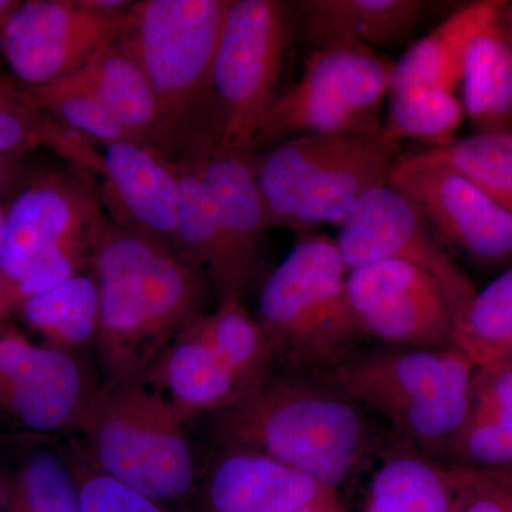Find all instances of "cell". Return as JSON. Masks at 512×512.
I'll return each mask as SVG.
<instances>
[{
	"instance_id": "6da1fadb",
	"label": "cell",
	"mask_w": 512,
	"mask_h": 512,
	"mask_svg": "<svg viewBox=\"0 0 512 512\" xmlns=\"http://www.w3.org/2000/svg\"><path fill=\"white\" fill-rule=\"evenodd\" d=\"M101 380L140 376L201 318L207 275L174 248L107 222L94 248Z\"/></svg>"
},
{
	"instance_id": "7a4b0ae2",
	"label": "cell",
	"mask_w": 512,
	"mask_h": 512,
	"mask_svg": "<svg viewBox=\"0 0 512 512\" xmlns=\"http://www.w3.org/2000/svg\"><path fill=\"white\" fill-rule=\"evenodd\" d=\"M355 403L333 386L271 373L205 419L215 446L265 454L336 491L369 444Z\"/></svg>"
},
{
	"instance_id": "3957f363",
	"label": "cell",
	"mask_w": 512,
	"mask_h": 512,
	"mask_svg": "<svg viewBox=\"0 0 512 512\" xmlns=\"http://www.w3.org/2000/svg\"><path fill=\"white\" fill-rule=\"evenodd\" d=\"M232 2H134L119 37L157 94L168 154L175 163L220 140L214 63Z\"/></svg>"
},
{
	"instance_id": "277c9868",
	"label": "cell",
	"mask_w": 512,
	"mask_h": 512,
	"mask_svg": "<svg viewBox=\"0 0 512 512\" xmlns=\"http://www.w3.org/2000/svg\"><path fill=\"white\" fill-rule=\"evenodd\" d=\"M191 424L141 376L100 380L72 447L96 470L156 503L184 500L200 480Z\"/></svg>"
},
{
	"instance_id": "5b68a950",
	"label": "cell",
	"mask_w": 512,
	"mask_h": 512,
	"mask_svg": "<svg viewBox=\"0 0 512 512\" xmlns=\"http://www.w3.org/2000/svg\"><path fill=\"white\" fill-rule=\"evenodd\" d=\"M107 222L99 194L79 175H45L20 192L0 247V318L82 274Z\"/></svg>"
},
{
	"instance_id": "8992f818",
	"label": "cell",
	"mask_w": 512,
	"mask_h": 512,
	"mask_svg": "<svg viewBox=\"0 0 512 512\" xmlns=\"http://www.w3.org/2000/svg\"><path fill=\"white\" fill-rule=\"evenodd\" d=\"M348 266L335 239L302 238L266 279L256 320L276 360L338 366L362 330L348 295Z\"/></svg>"
},
{
	"instance_id": "52a82bcc",
	"label": "cell",
	"mask_w": 512,
	"mask_h": 512,
	"mask_svg": "<svg viewBox=\"0 0 512 512\" xmlns=\"http://www.w3.org/2000/svg\"><path fill=\"white\" fill-rule=\"evenodd\" d=\"M477 369L457 348L406 349L340 363L330 386L384 414L419 446L450 451L470 412Z\"/></svg>"
},
{
	"instance_id": "ba28073f",
	"label": "cell",
	"mask_w": 512,
	"mask_h": 512,
	"mask_svg": "<svg viewBox=\"0 0 512 512\" xmlns=\"http://www.w3.org/2000/svg\"><path fill=\"white\" fill-rule=\"evenodd\" d=\"M394 62L367 46L312 50L298 82L269 107L258 141L301 134H379Z\"/></svg>"
},
{
	"instance_id": "9c48e42d",
	"label": "cell",
	"mask_w": 512,
	"mask_h": 512,
	"mask_svg": "<svg viewBox=\"0 0 512 512\" xmlns=\"http://www.w3.org/2000/svg\"><path fill=\"white\" fill-rule=\"evenodd\" d=\"M289 6L278 0H234L214 63L220 119L217 144L248 156L276 99L289 40Z\"/></svg>"
},
{
	"instance_id": "30bf717a",
	"label": "cell",
	"mask_w": 512,
	"mask_h": 512,
	"mask_svg": "<svg viewBox=\"0 0 512 512\" xmlns=\"http://www.w3.org/2000/svg\"><path fill=\"white\" fill-rule=\"evenodd\" d=\"M387 184L419 208L440 241L483 266L512 264V214L466 175L423 153L400 156Z\"/></svg>"
},
{
	"instance_id": "8fae6325",
	"label": "cell",
	"mask_w": 512,
	"mask_h": 512,
	"mask_svg": "<svg viewBox=\"0 0 512 512\" xmlns=\"http://www.w3.org/2000/svg\"><path fill=\"white\" fill-rule=\"evenodd\" d=\"M349 271L380 261H402L433 276L450 303L454 320L477 289L444 251L419 208L389 184L367 191L340 222L335 239Z\"/></svg>"
},
{
	"instance_id": "7c38bea8",
	"label": "cell",
	"mask_w": 512,
	"mask_h": 512,
	"mask_svg": "<svg viewBox=\"0 0 512 512\" xmlns=\"http://www.w3.org/2000/svg\"><path fill=\"white\" fill-rule=\"evenodd\" d=\"M128 13L100 12L87 0H29L0 33V50L25 87L46 86L80 72L119 39Z\"/></svg>"
},
{
	"instance_id": "4fadbf2b",
	"label": "cell",
	"mask_w": 512,
	"mask_h": 512,
	"mask_svg": "<svg viewBox=\"0 0 512 512\" xmlns=\"http://www.w3.org/2000/svg\"><path fill=\"white\" fill-rule=\"evenodd\" d=\"M80 353L0 332V413L33 434H73L96 389Z\"/></svg>"
},
{
	"instance_id": "5bb4252c",
	"label": "cell",
	"mask_w": 512,
	"mask_h": 512,
	"mask_svg": "<svg viewBox=\"0 0 512 512\" xmlns=\"http://www.w3.org/2000/svg\"><path fill=\"white\" fill-rule=\"evenodd\" d=\"M363 336L407 349L454 348V315L443 286L417 266L380 261L348 274Z\"/></svg>"
},
{
	"instance_id": "9a60e30c",
	"label": "cell",
	"mask_w": 512,
	"mask_h": 512,
	"mask_svg": "<svg viewBox=\"0 0 512 512\" xmlns=\"http://www.w3.org/2000/svg\"><path fill=\"white\" fill-rule=\"evenodd\" d=\"M194 157L220 220V262L211 282L220 301H241L254 278L259 244L268 229L255 167L249 156L217 143Z\"/></svg>"
},
{
	"instance_id": "2e32d148",
	"label": "cell",
	"mask_w": 512,
	"mask_h": 512,
	"mask_svg": "<svg viewBox=\"0 0 512 512\" xmlns=\"http://www.w3.org/2000/svg\"><path fill=\"white\" fill-rule=\"evenodd\" d=\"M101 205L114 224L175 249L180 178L175 161L131 141L104 144Z\"/></svg>"
},
{
	"instance_id": "e0dca14e",
	"label": "cell",
	"mask_w": 512,
	"mask_h": 512,
	"mask_svg": "<svg viewBox=\"0 0 512 512\" xmlns=\"http://www.w3.org/2000/svg\"><path fill=\"white\" fill-rule=\"evenodd\" d=\"M217 451L205 474L207 512H299L335 493L265 454L229 447Z\"/></svg>"
},
{
	"instance_id": "ac0fdd59",
	"label": "cell",
	"mask_w": 512,
	"mask_h": 512,
	"mask_svg": "<svg viewBox=\"0 0 512 512\" xmlns=\"http://www.w3.org/2000/svg\"><path fill=\"white\" fill-rule=\"evenodd\" d=\"M399 144L379 134H346L342 143L306 184L293 231L316 225H340L367 191L387 184Z\"/></svg>"
},
{
	"instance_id": "d6986e66",
	"label": "cell",
	"mask_w": 512,
	"mask_h": 512,
	"mask_svg": "<svg viewBox=\"0 0 512 512\" xmlns=\"http://www.w3.org/2000/svg\"><path fill=\"white\" fill-rule=\"evenodd\" d=\"M140 376L190 424L231 406L252 389L222 362L194 322Z\"/></svg>"
},
{
	"instance_id": "ffe728a7",
	"label": "cell",
	"mask_w": 512,
	"mask_h": 512,
	"mask_svg": "<svg viewBox=\"0 0 512 512\" xmlns=\"http://www.w3.org/2000/svg\"><path fill=\"white\" fill-rule=\"evenodd\" d=\"M421 0H302L293 3L303 42L335 46H397L416 32L426 13Z\"/></svg>"
},
{
	"instance_id": "44dd1931",
	"label": "cell",
	"mask_w": 512,
	"mask_h": 512,
	"mask_svg": "<svg viewBox=\"0 0 512 512\" xmlns=\"http://www.w3.org/2000/svg\"><path fill=\"white\" fill-rule=\"evenodd\" d=\"M458 467L505 476L512 473V362L478 367L471 406L450 448Z\"/></svg>"
},
{
	"instance_id": "7402d4cb",
	"label": "cell",
	"mask_w": 512,
	"mask_h": 512,
	"mask_svg": "<svg viewBox=\"0 0 512 512\" xmlns=\"http://www.w3.org/2000/svg\"><path fill=\"white\" fill-rule=\"evenodd\" d=\"M83 70L134 140L171 160L157 94L119 39L101 47Z\"/></svg>"
},
{
	"instance_id": "603a6c76",
	"label": "cell",
	"mask_w": 512,
	"mask_h": 512,
	"mask_svg": "<svg viewBox=\"0 0 512 512\" xmlns=\"http://www.w3.org/2000/svg\"><path fill=\"white\" fill-rule=\"evenodd\" d=\"M497 16L471 37L464 53L463 109L477 133L512 131V47Z\"/></svg>"
},
{
	"instance_id": "cb8c5ba5",
	"label": "cell",
	"mask_w": 512,
	"mask_h": 512,
	"mask_svg": "<svg viewBox=\"0 0 512 512\" xmlns=\"http://www.w3.org/2000/svg\"><path fill=\"white\" fill-rule=\"evenodd\" d=\"M501 3H471L414 43L399 62H394L390 92L410 84H430L454 93L463 77L464 53L471 37L498 15Z\"/></svg>"
},
{
	"instance_id": "d4e9b609",
	"label": "cell",
	"mask_w": 512,
	"mask_h": 512,
	"mask_svg": "<svg viewBox=\"0 0 512 512\" xmlns=\"http://www.w3.org/2000/svg\"><path fill=\"white\" fill-rule=\"evenodd\" d=\"M36 147L49 148L80 173L99 177L103 160L89 138L50 117L26 87L0 74V156L25 154Z\"/></svg>"
},
{
	"instance_id": "484cf974",
	"label": "cell",
	"mask_w": 512,
	"mask_h": 512,
	"mask_svg": "<svg viewBox=\"0 0 512 512\" xmlns=\"http://www.w3.org/2000/svg\"><path fill=\"white\" fill-rule=\"evenodd\" d=\"M20 306L26 322L45 335L53 348L80 353L96 340L100 296L94 276H73Z\"/></svg>"
},
{
	"instance_id": "4316f807",
	"label": "cell",
	"mask_w": 512,
	"mask_h": 512,
	"mask_svg": "<svg viewBox=\"0 0 512 512\" xmlns=\"http://www.w3.org/2000/svg\"><path fill=\"white\" fill-rule=\"evenodd\" d=\"M366 512H453L451 468L417 454L387 458L370 484Z\"/></svg>"
},
{
	"instance_id": "83f0119b",
	"label": "cell",
	"mask_w": 512,
	"mask_h": 512,
	"mask_svg": "<svg viewBox=\"0 0 512 512\" xmlns=\"http://www.w3.org/2000/svg\"><path fill=\"white\" fill-rule=\"evenodd\" d=\"M464 109L453 92L430 84H410L389 93V109L382 136L390 143L420 141L429 148L456 141Z\"/></svg>"
},
{
	"instance_id": "f1b7e54d",
	"label": "cell",
	"mask_w": 512,
	"mask_h": 512,
	"mask_svg": "<svg viewBox=\"0 0 512 512\" xmlns=\"http://www.w3.org/2000/svg\"><path fill=\"white\" fill-rule=\"evenodd\" d=\"M454 348L484 367L512 357V266L467 303L454 320Z\"/></svg>"
},
{
	"instance_id": "f546056e",
	"label": "cell",
	"mask_w": 512,
	"mask_h": 512,
	"mask_svg": "<svg viewBox=\"0 0 512 512\" xmlns=\"http://www.w3.org/2000/svg\"><path fill=\"white\" fill-rule=\"evenodd\" d=\"M194 326L222 362L252 389L271 375L274 350L258 320L238 299L221 301L217 311L202 315Z\"/></svg>"
},
{
	"instance_id": "4dcf8cb0",
	"label": "cell",
	"mask_w": 512,
	"mask_h": 512,
	"mask_svg": "<svg viewBox=\"0 0 512 512\" xmlns=\"http://www.w3.org/2000/svg\"><path fill=\"white\" fill-rule=\"evenodd\" d=\"M180 178L175 251L207 278L214 276L220 262V220L214 195L202 178L194 156L177 161Z\"/></svg>"
},
{
	"instance_id": "1f68e13d",
	"label": "cell",
	"mask_w": 512,
	"mask_h": 512,
	"mask_svg": "<svg viewBox=\"0 0 512 512\" xmlns=\"http://www.w3.org/2000/svg\"><path fill=\"white\" fill-rule=\"evenodd\" d=\"M29 96L64 127L103 144L137 143L111 113L84 70L40 87H26ZM140 144V143H138Z\"/></svg>"
},
{
	"instance_id": "d6a6232c",
	"label": "cell",
	"mask_w": 512,
	"mask_h": 512,
	"mask_svg": "<svg viewBox=\"0 0 512 512\" xmlns=\"http://www.w3.org/2000/svg\"><path fill=\"white\" fill-rule=\"evenodd\" d=\"M18 512H82L70 447H37L20 464L12 484Z\"/></svg>"
},
{
	"instance_id": "836d02e7",
	"label": "cell",
	"mask_w": 512,
	"mask_h": 512,
	"mask_svg": "<svg viewBox=\"0 0 512 512\" xmlns=\"http://www.w3.org/2000/svg\"><path fill=\"white\" fill-rule=\"evenodd\" d=\"M421 153L466 175L512 214V131L471 134Z\"/></svg>"
},
{
	"instance_id": "e575fe53",
	"label": "cell",
	"mask_w": 512,
	"mask_h": 512,
	"mask_svg": "<svg viewBox=\"0 0 512 512\" xmlns=\"http://www.w3.org/2000/svg\"><path fill=\"white\" fill-rule=\"evenodd\" d=\"M72 450L80 485L82 512H164L156 501L101 473Z\"/></svg>"
},
{
	"instance_id": "d590c367",
	"label": "cell",
	"mask_w": 512,
	"mask_h": 512,
	"mask_svg": "<svg viewBox=\"0 0 512 512\" xmlns=\"http://www.w3.org/2000/svg\"><path fill=\"white\" fill-rule=\"evenodd\" d=\"M23 154H9V156H0V197L9 187L10 181L18 173L20 158Z\"/></svg>"
},
{
	"instance_id": "8d00e7d4",
	"label": "cell",
	"mask_w": 512,
	"mask_h": 512,
	"mask_svg": "<svg viewBox=\"0 0 512 512\" xmlns=\"http://www.w3.org/2000/svg\"><path fill=\"white\" fill-rule=\"evenodd\" d=\"M299 512H343V510L340 507L338 498H336V493H333L309 505V507L303 508Z\"/></svg>"
},
{
	"instance_id": "74e56055",
	"label": "cell",
	"mask_w": 512,
	"mask_h": 512,
	"mask_svg": "<svg viewBox=\"0 0 512 512\" xmlns=\"http://www.w3.org/2000/svg\"><path fill=\"white\" fill-rule=\"evenodd\" d=\"M22 3L20 0H0V33L8 26L10 19L18 12Z\"/></svg>"
},
{
	"instance_id": "f35d334b",
	"label": "cell",
	"mask_w": 512,
	"mask_h": 512,
	"mask_svg": "<svg viewBox=\"0 0 512 512\" xmlns=\"http://www.w3.org/2000/svg\"><path fill=\"white\" fill-rule=\"evenodd\" d=\"M6 210L8 208L0 205V247H2L3 229H5Z\"/></svg>"
},
{
	"instance_id": "ab89813d",
	"label": "cell",
	"mask_w": 512,
	"mask_h": 512,
	"mask_svg": "<svg viewBox=\"0 0 512 512\" xmlns=\"http://www.w3.org/2000/svg\"><path fill=\"white\" fill-rule=\"evenodd\" d=\"M494 476H495V474H494ZM497 477L503 478V480L510 481V483H512V473L505 474V476H497Z\"/></svg>"
},
{
	"instance_id": "60d3db41",
	"label": "cell",
	"mask_w": 512,
	"mask_h": 512,
	"mask_svg": "<svg viewBox=\"0 0 512 512\" xmlns=\"http://www.w3.org/2000/svg\"><path fill=\"white\" fill-rule=\"evenodd\" d=\"M508 360H511V362H512V357H511V359H508Z\"/></svg>"
}]
</instances>
